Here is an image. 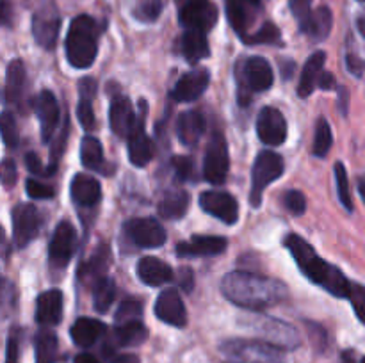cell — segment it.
<instances>
[{
  "label": "cell",
  "mask_w": 365,
  "mask_h": 363,
  "mask_svg": "<svg viewBox=\"0 0 365 363\" xmlns=\"http://www.w3.org/2000/svg\"><path fill=\"white\" fill-rule=\"evenodd\" d=\"M16 177H18V171H16V164L14 160L6 159L2 162V182L6 187H11V185L16 184Z\"/></svg>",
  "instance_id": "cell-50"
},
{
  "label": "cell",
  "mask_w": 365,
  "mask_h": 363,
  "mask_svg": "<svg viewBox=\"0 0 365 363\" xmlns=\"http://www.w3.org/2000/svg\"><path fill=\"white\" fill-rule=\"evenodd\" d=\"M257 134L264 144L280 146L287 137V121L274 107H264L257 117Z\"/></svg>",
  "instance_id": "cell-13"
},
{
  "label": "cell",
  "mask_w": 365,
  "mask_h": 363,
  "mask_svg": "<svg viewBox=\"0 0 365 363\" xmlns=\"http://www.w3.org/2000/svg\"><path fill=\"white\" fill-rule=\"evenodd\" d=\"M178 18L185 28L207 32L216 25L217 7L210 0H187L182 6Z\"/></svg>",
  "instance_id": "cell-11"
},
{
  "label": "cell",
  "mask_w": 365,
  "mask_h": 363,
  "mask_svg": "<svg viewBox=\"0 0 365 363\" xmlns=\"http://www.w3.org/2000/svg\"><path fill=\"white\" fill-rule=\"evenodd\" d=\"M239 103H248L252 93H262L273 85V68L264 57H248L239 64Z\"/></svg>",
  "instance_id": "cell-5"
},
{
  "label": "cell",
  "mask_w": 365,
  "mask_h": 363,
  "mask_svg": "<svg viewBox=\"0 0 365 363\" xmlns=\"http://www.w3.org/2000/svg\"><path fill=\"white\" fill-rule=\"evenodd\" d=\"M34 110L41 125V139L48 142L59 127V105L52 91H41L34 100Z\"/></svg>",
  "instance_id": "cell-17"
},
{
  "label": "cell",
  "mask_w": 365,
  "mask_h": 363,
  "mask_svg": "<svg viewBox=\"0 0 365 363\" xmlns=\"http://www.w3.org/2000/svg\"><path fill=\"white\" fill-rule=\"evenodd\" d=\"M335 182H337L339 199H341L342 205L346 206V210H348V212H351L353 201H351V192H349L348 173H346V167L342 162L335 164Z\"/></svg>",
  "instance_id": "cell-42"
},
{
  "label": "cell",
  "mask_w": 365,
  "mask_h": 363,
  "mask_svg": "<svg viewBox=\"0 0 365 363\" xmlns=\"http://www.w3.org/2000/svg\"><path fill=\"white\" fill-rule=\"evenodd\" d=\"M349 299L353 301V306H355V312L359 315V319L365 322V287H362V285H356L355 287L353 285Z\"/></svg>",
  "instance_id": "cell-48"
},
{
  "label": "cell",
  "mask_w": 365,
  "mask_h": 363,
  "mask_svg": "<svg viewBox=\"0 0 365 363\" xmlns=\"http://www.w3.org/2000/svg\"><path fill=\"white\" fill-rule=\"evenodd\" d=\"M114 298H116V285H114L110 278L106 276L93 287V306H95L96 312H109L110 305L114 302Z\"/></svg>",
  "instance_id": "cell-36"
},
{
  "label": "cell",
  "mask_w": 365,
  "mask_h": 363,
  "mask_svg": "<svg viewBox=\"0 0 365 363\" xmlns=\"http://www.w3.org/2000/svg\"><path fill=\"white\" fill-rule=\"evenodd\" d=\"M160 13H163V0H135L134 7H132V14L145 23L155 21Z\"/></svg>",
  "instance_id": "cell-39"
},
{
  "label": "cell",
  "mask_w": 365,
  "mask_h": 363,
  "mask_svg": "<svg viewBox=\"0 0 365 363\" xmlns=\"http://www.w3.org/2000/svg\"><path fill=\"white\" fill-rule=\"evenodd\" d=\"M200 206L205 210L209 216L223 221L227 224H235L239 219V205L235 198L228 192L207 191L200 196Z\"/></svg>",
  "instance_id": "cell-14"
},
{
  "label": "cell",
  "mask_w": 365,
  "mask_h": 363,
  "mask_svg": "<svg viewBox=\"0 0 365 363\" xmlns=\"http://www.w3.org/2000/svg\"><path fill=\"white\" fill-rule=\"evenodd\" d=\"M250 2H260V0H250Z\"/></svg>",
  "instance_id": "cell-60"
},
{
  "label": "cell",
  "mask_w": 365,
  "mask_h": 363,
  "mask_svg": "<svg viewBox=\"0 0 365 363\" xmlns=\"http://www.w3.org/2000/svg\"><path fill=\"white\" fill-rule=\"evenodd\" d=\"M13 238L18 249H24L31 244L39 231L41 216L38 209L31 203H20L13 209Z\"/></svg>",
  "instance_id": "cell-9"
},
{
  "label": "cell",
  "mask_w": 365,
  "mask_h": 363,
  "mask_svg": "<svg viewBox=\"0 0 365 363\" xmlns=\"http://www.w3.org/2000/svg\"><path fill=\"white\" fill-rule=\"evenodd\" d=\"M81 160L82 166L88 167L91 171H98V173L110 174L113 173V166L106 162L103 159V148L100 144V141L96 137H91V135H86L82 139L81 144Z\"/></svg>",
  "instance_id": "cell-30"
},
{
  "label": "cell",
  "mask_w": 365,
  "mask_h": 363,
  "mask_svg": "<svg viewBox=\"0 0 365 363\" xmlns=\"http://www.w3.org/2000/svg\"><path fill=\"white\" fill-rule=\"evenodd\" d=\"M228 248V241L225 237L214 235H195L191 242L177 244V255L180 258H195V256H214L221 255Z\"/></svg>",
  "instance_id": "cell-18"
},
{
  "label": "cell",
  "mask_w": 365,
  "mask_h": 363,
  "mask_svg": "<svg viewBox=\"0 0 365 363\" xmlns=\"http://www.w3.org/2000/svg\"><path fill=\"white\" fill-rule=\"evenodd\" d=\"M289 7H291V13L294 14L299 25L305 23L312 14V0H289Z\"/></svg>",
  "instance_id": "cell-47"
},
{
  "label": "cell",
  "mask_w": 365,
  "mask_h": 363,
  "mask_svg": "<svg viewBox=\"0 0 365 363\" xmlns=\"http://www.w3.org/2000/svg\"><path fill=\"white\" fill-rule=\"evenodd\" d=\"M324 60H327V53L321 52V50L314 53V56H310V59L307 60L305 68H303L302 71V77H299V98H309V96L312 95L314 89L319 88V78L321 75H323Z\"/></svg>",
  "instance_id": "cell-27"
},
{
  "label": "cell",
  "mask_w": 365,
  "mask_h": 363,
  "mask_svg": "<svg viewBox=\"0 0 365 363\" xmlns=\"http://www.w3.org/2000/svg\"><path fill=\"white\" fill-rule=\"evenodd\" d=\"M128 237L139 248H159L166 242V230L159 221L152 217H138L130 219L125 226Z\"/></svg>",
  "instance_id": "cell-12"
},
{
  "label": "cell",
  "mask_w": 365,
  "mask_h": 363,
  "mask_svg": "<svg viewBox=\"0 0 365 363\" xmlns=\"http://www.w3.org/2000/svg\"><path fill=\"white\" fill-rule=\"evenodd\" d=\"M114 363H139V358L134 354H125V356H120V358L114 359Z\"/></svg>",
  "instance_id": "cell-57"
},
{
  "label": "cell",
  "mask_w": 365,
  "mask_h": 363,
  "mask_svg": "<svg viewBox=\"0 0 365 363\" xmlns=\"http://www.w3.org/2000/svg\"><path fill=\"white\" fill-rule=\"evenodd\" d=\"M6 363H18V337L14 333H11L9 340H7Z\"/></svg>",
  "instance_id": "cell-52"
},
{
  "label": "cell",
  "mask_w": 365,
  "mask_h": 363,
  "mask_svg": "<svg viewBox=\"0 0 365 363\" xmlns=\"http://www.w3.org/2000/svg\"><path fill=\"white\" fill-rule=\"evenodd\" d=\"M191 196L185 191H170L159 203V214L164 219H180L187 214Z\"/></svg>",
  "instance_id": "cell-33"
},
{
  "label": "cell",
  "mask_w": 365,
  "mask_h": 363,
  "mask_svg": "<svg viewBox=\"0 0 365 363\" xmlns=\"http://www.w3.org/2000/svg\"><path fill=\"white\" fill-rule=\"evenodd\" d=\"M220 351L232 363H287L282 347L266 340L228 338L221 342Z\"/></svg>",
  "instance_id": "cell-4"
},
{
  "label": "cell",
  "mask_w": 365,
  "mask_h": 363,
  "mask_svg": "<svg viewBox=\"0 0 365 363\" xmlns=\"http://www.w3.org/2000/svg\"><path fill=\"white\" fill-rule=\"evenodd\" d=\"M356 27H359L360 34H362L365 38V14H360L359 20H356Z\"/></svg>",
  "instance_id": "cell-59"
},
{
  "label": "cell",
  "mask_w": 365,
  "mask_h": 363,
  "mask_svg": "<svg viewBox=\"0 0 365 363\" xmlns=\"http://www.w3.org/2000/svg\"><path fill=\"white\" fill-rule=\"evenodd\" d=\"M205 132V117L200 110H187L177 121V135L182 144L195 146Z\"/></svg>",
  "instance_id": "cell-25"
},
{
  "label": "cell",
  "mask_w": 365,
  "mask_h": 363,
  "mask_svg": "<svg viewBox=\"0 0 365 363\" xmlns=\"http://www.w3.org/2000/svg\"><path fill=\"white\" fill-rule=\"evenodd\" d=\"M359 2H365V0H359Z\"/></svg>",
  "instance_id": "cell-62"
},
{
  "label": "cell",
  "mask_w": 365,
  "mask_h": 363,
  "mask_svg": "<svg viewBox=\"0 0 365 363\" xmlns=\"http://www.w3.org/2000/svg\"><path fill=\"white\" fill-rule=\"evenodd\" d=\"M284 203L292 216H303L307 210V199L303 192L299 191H287L284 196Z\"/></svg>",
  "instance_id": "cell-45"
},
{
  "label": "cell",
  "mask_w": 365,
  "mask_h": 363,
  "mask_svg": "<svg viewBox=\"0 0 365 363\" xmlns=\"http://www.w3.org/2000/svg\"><path fill=\"white\" fill-rule=\"evenodd\" d=\"M68 63L77 70L89 68L98 52V25L88 14L73 18L66 36Z\"/></svg>",
  "instance_id": "cell-3"
},
{
  "label": "cell",
  "mask_w": 365,
  "mask_h": 363,
  "mask_svg": "<svg viewBox=\"0 0 365 363\" xmlns=\"http://www.w3.org/2000/svg\"><path fill=\"white\" fill-rule=\"evenodd\" d=\"M346 68H348L349 73L355 75V77H362L365 71V63L364 59H360L355 53H348V56H346Z\"/></svg>",
  "instance_id": "cell-51"
},
{
  "label": "cell",
  "mask_w": 365,
  "mask_h": 363,
  "mask_svg": "<svg viewBox=\"0 0 365 363\" xmlns=\"http://www.w3.org/2000/svg\"><path fill=\"white\" fill-rule=\"evenodd\" d=\"M77 246V231L68 221L57 224L48 246V260L53 269H66Z\"/></svg>",
  "instance_id": "cell-10"
},
{
  "label": "cell",
  "mask_w": 365,
  "mask_h": 363,
  "mask_svg": "<svg viewBox=\"0 0 365 363\" xmlns=\"http://www.w3.org/2000/svg\"><path fill=\"white\" fill-rule=\"evenodd\" d=\"M284 246L291 251L292 258L296 260L302 273L312 283L323 287L324 290H328L335 298H349L353 285L349 283L344 273L339 267L331 265L327 260L321 258L316 253V249L305 238L296 233H289L284 238Z\"/></svg>",
  "instance_id": "cell-2"
},
{
  "label": "cell",
  "mask_w": 365,
  "mask_h": 363,
  "mask_svg": "<svg viewBox=\"0 0 365 363\" xmlns=\"http://www.w3.org/2000/svg\"><path fill=\"white\" fill-rule=\"evenodd\" d=\"M70 194L78 206L91 209V206L98 205V201L102 199V187H100V182L96 178L78 173L71 180Z\"/></svg>",
  "instance_id": "cell-22"
},
{
  "label": "cell",
  "mask_w": 365,
  "mask_h": 363,
  "mask_svg": "<svg viewBox=\"0 0 365 363\" xmlns=\"http://www.w3.org/2000/svg\"><path fill=\"white\" fill-rule=\"evenodd\" d=\"M228 167H230V159H228L227 141H225L223 134L216 132L207 146L205 160H203V177L209 184L221 185L227 180Z\"/></svg>",
  "instance_id": "cell-8"
},
{
  "label": "cell",
  "mask_w": 365,
  "mask_h": 363,
  "mask_svg": "<svg viewBox=\"0 0 365 363\" xmlns=\"http://www.w3.org/2000/svg\"><path fill=\"white\" fill-rule=\"evenodd\" d=\"M25 164H27V169L31 171V173L39 174V177H50L48 167H43L41 160H39V157L36 155L34 152H29L27 155H25Z\"/></svg>",
  "instance_id": "cell-49"
},
{
  "label": "cell",
  "mask_w": 365,
  "mask_h": 363,
  "mask_svg": "<svg viewBox=\"0 0 365 363\" xmlns=\"http://www.w3.org/2000/svg\"><path fill=\"white\" fill-rule=\"evenodd\" d=\"M362 363H365V356H364V358H362Z\"/></svg>",
  "instance_id": "cell-61"
},
{
  "label": "cell",
  "mask_w": 365,
  "mask_h": 363,
  "mask_svg": "<svg viewBox=\"0 0 365 363\" xmlns=\"http://www.w3.org/2000/svg\"><path fill=\"white\" fill-rule=\"evenodd\" d=\"M155 317L163 322L177 327H184L187 324V312H185L184 301L177 290L168 288V290L160 292L155 301Z\"/></svg>",
  "instance_id": "cell-15"
},
{
  "label": "cell",
  "mask_w": 365,
  "mask_h": 363,
  "mask_svg": "<svg viewBox=\"0 0 365 363\" xmlns=\"http://www.w3.org/2000/svg\"><path fill=\"white\" fill-rule=\"evenodd\" d=\"M143 317V305L138 299H127L121 302L116 310V324H127L134 322V320H141Z\"/></svg>",
  "instance_id": "cell-41"
},
{
  "label": "cell",
  "mask_w": 365,
  "mask_h": 363,
  "mask_svg": "<svg viewBox=\"0 0 365 363\" xmlns=\"http://www.w3.org/2000/svg\"><path fill=\"white\" fill-rule=\"evenodd\" d=\"M319 88L321 89H334L335 88V77L331 73H327V71H323V75H321L319 78Z\"/></svg>",
  "instance_id": "cell-54"
},
{
  "label": "cell",
  "mask_w": 365,
  "mask_h": 363,
  "mask_svg": "<svg viewBox=\"0 0 365 363\" xmlns=\"http://www.w3.org/2000/svg\"><path fill=\"white\" fill-rule=\"evenodd\" d=\"M9 16H11V4L9 0H2V23L9 25Z\"/></svg>",
  "instance_id": "cell-56"
},
{
  "label": "cell",
  "mask_w": 365,
  "mask_h": 363,
  "mask_svg": "<svg viewBox=\"0 0 365 363\" xmlns=\"http://www.w3.org/2000/svg\"><path fill=\"white\" fill-rule=\"evenodd\" d=\"M284 159L278 153L269 152H260L257 155L255 162H253L252 169V192H250V203L252 206H260L262 203V194L269 184L284 174Z\"/></svg>",
  "instance_id": "cell-6"
},
{
  "label": "cell",
  "mask_w": 365,
  "mask_h": 363,
  "mask_svg": "<svg viewBox=\"0 0 365 363\" xmlns=\"http://www.w3.org/2000/svg\"><path fill=\"white\" fill-rule=\"evenodd\" d=\"M57 337L52 331H39L36 335V363H56Z\"/></svg>",
  "instance_id": "cell-37"
},
{
  "label": "cell",
  "mask_w": 365,
  "mask_h": 363,
  "mask_svg": "<svg viewBox=\"0 0 365 363\" xmlns=\"http://www.w3.org/2000/svg\"><path fill=\"white\" fill-rule=\"evenodd\" d=\"M331 25H334V14L328 7H317L312 14H310L309 20L303 25H299L303 34L310 36L316 41H323L330 36Z\"/></svg>",
  "instance_id": "cell-31"
},
{
  "label": "cell",
  "mask_w": 365,
  "mask_h": 363,
  "mask_svg": "<svg viewBox=\"0 0 365 363\" xmlns=\"http://www.w3.org/2000/svg\"><path fill=\"white\" fill-rule=\"evenodd\" d=\"M138 276L148 287H160L173 280V270L163 260L155 256H145L138 262Z\"/></svg>",
  "instance_id": "cell-24"
},
{
  "label": "cell",
  "mask_w": 365,
  "mask_h": 363,
  "mask_svg": "<svg viewBox=\"0 0 365 363\" xmlns=\"http://www.w3.org/2000/svg\"><path fill=\"white\" fill-rule=\"evenodd\" d=\"M73 363H100V362L95 358V356L89 354V352H82V354L75 356Z\"/></svg>",
  "instance_id": "cell-55"
},
{
  "label": "cell",
  "mask_w": 365,
  "mask_h": 363,
  "mask_svg": "<svg viewBox=\"0 0 365 363\" xmlns=\"http://www.w3.org/2000/svg\"><path fill=\"white\" fill-rule=\"evenodd\" d=\"M180 48L182 56L191 64L200 63V60L207 59L210 56V46L209 41H207L205 32L195 31V28H187L184 32V36L180 38Z\"/></svg>",
  "instance_id": "cell-26"
},
{
  "label": "cell",
  "mask_w": 365,
  "mask_h": 363,
  "mask_svg": "<svg viewBox=\"0 0 365 363\" xmlns=\"http://www.w3.org/2000/svg\"><path fill=\"white\" fill-rule=\"evenodd\" d=\"M245 43L248 45H280V31L274 23L266 21L255 34H250Z\"/></svg>",
  "instance_id": "cell-40"
},
{
  "label": "cell",
  "mask_w": 365,
  "mask_h": 363,
  "mask_svg": "<svg viewBox=\"0 0 365 363\" xmlns=\"http://www.w3.org/2000/svg\"><path fill=\"white\" fill-rule=\"evenodd\" d=\"M148 338V330L141 320H134V322L118 324L114 330V342L121 347H132V345H139Z\"/></svg>",
  "instance_id": "cell-35"
},
{
  "label": "cell",
  "mask_w": 365,
  "mask_h": 363,
  "mask_svg": "<svg viewBox=\"0 0 365 363\" xmlns=\"http://www.w3.org/2000/svg\"><path fill=\"white\" fill-rule=\"evenodd\" d=\"M259 6L260 2H250V0H227V16L241 39L248 38V28L255 20Z\"/></svg>",
  "instance_id": "cell-21"
},
{
  "label": "cell",
  "mask_w": 365,
  "mask_h": 363,
  "mask_svg": "<svg viewBox=\"0 0 365 363\" xmlns=\"http://www.w3.org/2000/svg\"><path fill=\"white\" fill-rule=\"evenodd\" d=\"M78 91H81V100H78L77 117L86 130H93L95 128V112H93V98L96 95L95 80L82 78L78 84Z\"/></svg>",
  "instance_id": "cell-32"
},
{
  "label": "cell",
  "mask_w": 365,
  "mask_h": 363,
  "mask_svg": "<svg viewBox=\"0 0 365 363\" xmlns=\"http://www.w3.org/2000/svg\"><path fill=\"white\" fill-rule=\"evenodd\" d=\"M359 192H360V198H362V201L365 205V174L359 178Z\"/></svg>",
  "instance_id": "cell-58"
},
{
  "label": "cell",
  "mask_w": 365,
  "mask_h": 363,
  "mask_svg": "<svg viewBox=\"0 0 365 363\" xmlns=\"http://www.w3.org/2000/svg\"><path fill=\"white\" fill-rule=\"evenodd\" d=\"M61 31V14L53 0H41L32 14V36L45 50H53Z\"/></svg>",
  "instance_id": "cell-7"
},
{
  "label": "cell",
  "mask_w": 365,
  "mask_h": 363,
  "mask_svg": "<svg viewBox=\"0 0 365 363\" xmlns=\"http://www.w3.org/2000/svg\"><path fill=\"white\" fill-rule=\"evenodd\" d=\"M36 320L45 326H56L63 320V292L46 290L36 301Z\"/></svg>",
  "instance_id": "cell-23"
},
{
  "label": "cell",
  "mask_w": 365,
  "mask_h": 363,
  "mask_svg": "<svg viewBox=\"0 0 365 363\" xmlns=\"http://www.w3.org/2000/svg\"><path fill=\"white\" fill-rule=\"evenodd\" d=\"M146 110L138 116L134 130L128 135V159L134 166L145 167L153 159V142L145 130Z\"/></svg>",
  "instance_id": "cell-16"
},
{
  "label": "cell",
  "mask_w": 365,
  "mask_h": 363,
  "mask_svg": "<svg viewBox=\"0 0 365 363\" xmlns=\"http://www.w3.org/2000/svg\"><path fill=\"white\" fill-rule=\"evenodd\" d=\"M109 248L107 246H102L95 251V255L84 262L78 269V278H81L82 283H88L91 287H95L100 280L106 278L107 267H109Z\"/></svg>",
  "instance_id": "cell-29"
},
{
  "label": "cell",
  "mask_w": 365,
  "mask_h": 363,
  "mask_svg": "<svg viewBox=\"0 0 365 363\" xmlns=\"http://www.w3.org/2000/svg\"><path fill=\"white\" fill-rule=\"evenodd\" d=\"M25 88V68L21 60H11L6 71V100L11 103H20Z\"/></svg>",
  "instance_id": "cell-34"
},
{
  "label": "cell",
  "mask_w": 365,
  "mask_h": 363,
  "mask_svg": "<svg viewBox=\"0 0 365 363\" xmlns=\"http://www.w3.org/2000/svg\"><path fill=\"white\" fill-rule=\"evenodd\" d=\"M192 281H195L192 280V270L187 269V267H182V269L178 270V285H180L185 292H191Z\"/></svg>",
  "instance_id": "cell-53"
},
{
  "label": "cell",
  "mask_w": 365,
  "mask_h": 363,
  "mask_svg": "<svg viewBox=\"0 0 365 363\" xmlns=\"http://www.w3.org/2000/svg\"><path fill=\"white\" fill-rule=\"evenodd\" d=\"M25 189H27V194L34 199H52L53 194H56V189L52 185L43 184V182L34 180V178H29Z\"/></svg>",
  "instance_id": "cell-44"
},
{
  "label": "cell",
  "mask_w": 365,
  "mask_h": 363,
  "mask_svg": "<svg viewBox=\"0 0 365 363\" xmlns=\"http://www.w3.org/2000/svg\"><path fill=\"white\" fill-rule=\"evenodd\" d=\"M171 164H173L175 174H177L180 180H191L192 178V171H195V164L189 157H173L171 159Z\"/></svg>",
  "instance_id": "cell-46"
},
{
  "label": "cell",
  "mask_w": 365,
  "mask_h": 363,
  "mask_svg": "<svg viewBox=\"0 0 365 363\" xmlns=\"http://www.w3.org/2000/svg\"><path fill=\"white\" fill-rule=\"evenodd\" d=\"M210 82V73L203 68H196V70L185 73L180 80L175 84L171 96H173L177 102H192L198 96H202L205 93V89L209 88Z\"/></svg>",
  "instance_id": "cell-20"
},
{
  "label": "cell",
  "mask_w": 365,
  "mask_h": 363,
  "mask_svg": "<svg viewBox=\"0 0 365 363\" xmlns=\"http://www.w3.org/2000/svg\"><path fill=\"white\" fill-rule=\"evenodd\" d=\"M0 128H2V137H4V142H6V146H9V148L18 146V127H16V121H14L13 112L6 110V112L2 114Z\"/></svg>",
  "instance_id": "cell-43"
},
{
  "label": "cell",
  "mask_w": 365,
  "mask_h": 363,
  "mask_svg": "<svg viewBox=\"0 0 365 363\" xmlns=\"http://www.w3.org/2000/svg\"><path fill=\"white\" fill-rule=\"evenodd\" d=\"M221 292L234 305L252 312H260L284 301L289 290L282 281L273 278L246 270H234L223 278Z\"/></svg>",
  "instance_id": "cell-1"
},
{
  "label": "cell",
  "mask_w": 365,
  "mask_h": 363,
  "mask_svg": "<svg viewBox=\"0 0 365 363\" xmlns=\"http://www.w3.org/2000/svg\"><path fill=\"white\" fill-rule=\"evenodd\" d=\"M331 144H334V134H331L330 123L324 117H319L316 125V134H314V155L323 159L331 149Z\"/></svg>",
  "instance_id": "cell-38"
},
{
  "label": "cell",
  "mask_w": 365,
  "mask_h": 363,
  "mask_svg": "<svg viewBox=\"0 0 365 363\" xmlns=\"http://www.w3.org/2000/svg\"><path fill=\"white\" fill-rule=\"evenodd\" d=\"M138 116L139 114H135V110L132 109V103L127 96L120 95L110 102L109 121L110 128L118 137L125 139L132 134L135 123H138Z\"/></svg>",
  "instance_id": "cell-19"
},
{
  "label": "cell",
  "mask_w": 365,
  "mask_h": 363,
  "mask_svg": "<svg viewBox=\"0 0 365 363\" xmlns=\"http://www.w3.org/2000/svg\"><path fill=\"white\" fill-rule=\"evenodd\" d=\"M106 331L107 326L102 320L82 317V319L75 320V324L70 330V335L78 347H91L98 338H102L106 335Z\"/></svg>",
  "instance_id": "cell-28"
}]
</instances>
